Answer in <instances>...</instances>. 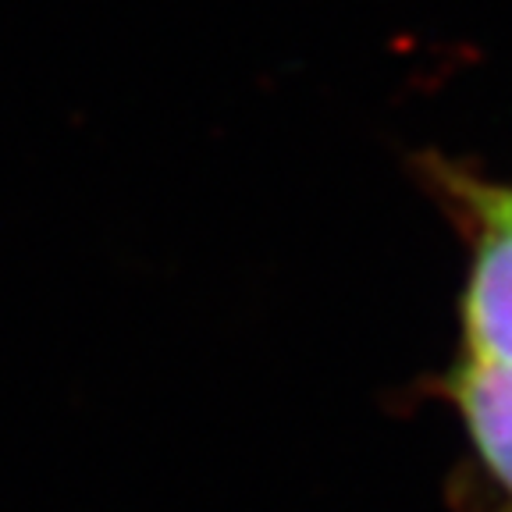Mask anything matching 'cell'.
Returning <instances> with one entry per match:
<instances>
[{
	"label": "cell",
	"instance_id": "3",
	"mask_svg": "<svg viewBox=\"0 0 512 512\" xmlns=\"http://www.w3.org/2000/svg\"><path fill=\"white\" fill-rule=\"evenodd\" d=\"M502 192H505V200L512 203V185H502Z\"/></svg>",
	"mask_w": 512,
	"mask_h": 512
},
{
	"label": "cell",
	"instance_id": "2",
	"mask_svg": "<svg viewBox=\"0 0 512 512\" xmlns=\"http://www.w3.org/2000/svg\"><path fill=\"white\" fill-rule=\"evenodd\" d=\"M452 399L484 470L512 495V367L463 356L452 374Z\"/></svg>",
	"mask_w": 512,
	"mask_h": 512
},
{
	"label": "cell",
	"instance_id": "1",
	"mask_svg": "<svg viewBox=\"0 0 512 512\" xmlns=\"http://www.w3.org/2000/svg\"><path fill=\"white\" fill-rule=\"evenodd\" d=\"M452 185H459V200H466L480 228L463 296V356L512 367V203L502 185L463 175H452Z\"/></svg>",
	"mask_w": 512,
	"mask_h": 512
}]
</instances>
